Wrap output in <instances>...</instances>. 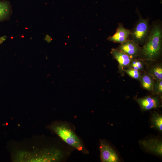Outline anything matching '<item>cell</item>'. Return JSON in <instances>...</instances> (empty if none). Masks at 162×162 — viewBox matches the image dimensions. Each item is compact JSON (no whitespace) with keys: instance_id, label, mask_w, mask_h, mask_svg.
I'll list each match as a JSON object with an SVG mask.
<instances>
[{"instance_id":"cell-1","label":"cell","mask_w":162,"mask_h":162,"mask_svg":"<svg viewBox=\"0 0 162 162\" xmlns=\"http://www.w3.org/2000/svg\"><path fill=\"white\" fill-rule=\"evenodd\" d=\"M162 37L160 26L155 25L150 32L142 50V54L146 59L154 60L159 56L161 49Z\"/></svg>"},{"instance_id":"cell-2","label":"cell","mask_w":162,"mask_h":162,"mask_svg":"<svg viewBox=\"0 0 162 162\" xmlns=\"http://www.w3.org/2000/svg\"><path fill=\"white\" fill-rule=\"evenodd\" d=\"M50 128L63 141L77 150L86 153L84 146L80 139L67 124L62 123H55Z\"/></svg>"},{"instance_id":"cell-3","label":"cell","mask_w":162,"mask_h":162,"mask_svg":"<svg viewBox=\"0 0 162 162\" xmlns=\"http://www.w3.org/2000/svg\"><path fill=\"white\" fill-rule=\"evenodd\" d=\"M149 27L146 20L140 18L131 34L132 40L137 44L144 42L148 36Z\"/></svg>"},{"instance_id":"cell-4","label":"cell","mask_w":162,"mask_h":162,"mask_svg":"<svg viewBox=\"0 0 162 162\" xmlns=\"http://www.w3.org/2000/svg\"><path fill=\"white\" fill-rule=\"evenodd\" d=\"M99 149L101 160L103 162H118L119 160L114 150L106 142L100 140Z\"/></svg>"},{"instance_id":"cell-5","label":"cell","mask_w":162,"mask_h":162,"mask_svg":"<svg viewBox=\"0 0 162 162\" xmlns=\"http://www.w3.org/2000/svg\"><path fill=\"white\" fill-rule=\"evenodd\" d=\"M140 144L147 151L162 156V142L156 138H152L140 141Z\"/></svg>"},{"instance_id":"cell-6","label":"cell","mask_w":162,"mask_h":162,"mask_svg":"<svg viewBox=\"0 0 162 162\" xmlns=\"http://www.w3.org/2000/svg\"><path fill=\"white\" fill-rule=\"evenodd\" d=\"M119 50L132 58L138 55L140 50V47L138 44L132 40H127L121 44L119 47Z\"/></svg>"},{"instance_id":"cell-7","label":"cell","mask_w":162,"mask_h":162,"mask_svg":"<svg viewBox=\"0 0 162 162\" xmlns=\"http://www.w3.org/2000/svg\"><path fill=\"white\" fill-rule=\"evenodd\" d=\"M136 100L141 109L144 110L156 108L160 105L159 99L156 97L147 96L137 99Z\"/></svg>"},{"instance_id":"cell-8","label":"cell","mask_w":162,"mask_h":162,"mask_svg":"<svg viewBox=\"0 0 162 162\" xmlns=\"http://www.w3.org/2000/svg\"><path fill=\"white\" fill-rule=\"evenodd\" d=\"M131 33L130 30L125 28L121 24H119L116 33L112 36L109 37L108 40L110 41L122 44L127 40Z\"/></svg>"},{"instance_id":"cell-9","label":"cell","mask_w":162,"mask_h":162,"mask_svg":"<svg viewBox=\"0 0 162 162\" xmlns=\"http://www.w3.org/2000/svg\"><path fill=\"white\" fill-rule=\"evenodd\" d=\"M111 53L117 61L120 69L122 70L129 65L131 61V58L119 50L112 49Z\"/></svg>"},{"instance_id":"cell-10","label":"cell","mask_w":162,"mask_h":162,"mask_svg":"<svg viewBox=\"0 0 162 162\" xmlns=\"http://www.w3.org/2000/svg\"><path fill=\"white\" fill-rule=\"evenodd\" d=\"M12 13L10 3L6 0H0V22L9 19Z\"/></svg>"},{"instance_id":"cell-11","label":"cell","mask_w":162,"mask_h":162,"mask_svg":"<svg viewBox=\"0 0 162 162\" xmlns=\"http://www.w3.org/2000/svg\"><path fill=\"white\" fill-rule=\"evenodd\" d=\"M141 83L142 87L149 91H153L154 85L153 79L149 74H145L141 76Z\"/></svg>"},{"instance_id":"cell-12","label":"cell","mask_w":162,"mask_h":162,"mask_svg":"<svg viewBox=\"0 0 162 162\" xmlns=\"http://www.w3.org/2000/svg\"><path fill=\"white\" fill-rule=\"evenodd\" d=\"M149 74L157 80H162V67L157 65L152 67L149 71Z\"/></svg>"},{"instance_id":"cell-13","label":"cell","mask_w":162,"mask_h":162,"mask_svg":"<svg viewBox=\"0 0 162 162\" xmlns=\"http://www.w3.org/2000/svg\"><path fill=\"white\" fill-rule=\"evenodd\" d=\"M151 122L154 127L160 131L162 130V116L157 112L153 113L151 118Z\"/></svg>"},{"instance_id":"cell-14","label":"cell","mask_w":162,"mask_h":162,"mask_svg":"<svg viewBox=\"0 0 162 162\" xmlns=\"http://www.w3.org/2000/svg\"><path fill=\"white\" fill-rule=\"evenodd\" d=\"M124 71L130 76L136 80H140L141 75L139 70L133 68L124 70Z\"/></svg>"},{"instance_id":"cell-15","label":"cell","mask_w":162,"mask_h":162,"mask_svg":"<svg viewBox=\"0 0 162 162\" xmlns=\"http://www.w3.org/2000/svg\"><path fill=\"white\" fill-rule=\"evenodd\" d=\"M132 68L139 70L142 69L143 66L142 62L139 60L131 61L130 64Z\"/></svg>"},{"instance_id":"cell-16","label":"cell","mask_w":162,"mask_h":162,"mask_svg":"<svg viewBox=\"0 0 162 162\" xmlns=\"http://www.w3.org/2000/svg\"><path fill=\"white\" fill-rule=\"evenodd\" d=\"M153 91L156 93L161 94L162 93V80H157L154 83Z\"/></svg>"},{"instance_id":"cell-17","label":"cell","mask_w":162,"mask_h":162,"mask_svg":"<svg viewBox=\"0 0 162 162\" xmlns=\"http://www.w3.org/2000/svg\"><path fill=\"white\" fill-rule=\"evenodd\" d=\"M7 37L5 36H4L0 37V44L2 43L6 39Z\"/></svg>"}]
</instances>
